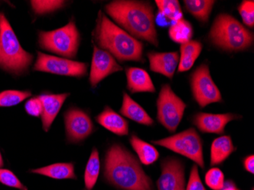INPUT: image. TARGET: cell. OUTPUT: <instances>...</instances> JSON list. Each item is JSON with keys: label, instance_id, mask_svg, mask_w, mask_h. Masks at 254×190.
Wrapping results in <instances>:
<instances>
[{"label": "cell", "instance_id": "6da1fadb", "mask_svg": "<svg viewBox=\"0 0 254 190\" xmlns=\"http://www.w3.org/2000/svg\"><path fill=\"white\" fill-rule=\"evenodd\" d=\"M103 176L119 190H155L138 160L121 144H114L107 151Z\"/></svg>", "mask_w": 254, "mask_h": 190}, {"label": "cell", "instance_id": "7a4b0ae2", "mask_svg": "<svg viewBox=\"0 0 254 190\" xmlns=\"http://www.w3.org/2000/svg\"><path fill=\"white\" fill-rule=\"evenodd\" d=\"M107 13L135 39L158 47L153 7L148 2L113 1L105 6Z\"/></svg>", "mask_w": 254, "mask_h": 190}, {"label": "cell", "instance_id": "3957f363", "mask_svg": "<svg viewBox=\"0 0 254 190\" xmlns=\"http://www.w3.org/2000/svg\"><path fill=\"white\" fill-rule=\"evenodd\" d=\"M98 48L108 51L120 62L142 61L143 44L100 12L95 32Z\"/></svg>", "mask_w": 254, "mask_h": 190}, {"label": "cell", "instance_id": "277c9868", "mask_svg": "<svg viewBox=\"0 0 254 190\" xmlns=\"http://www.w3.org/2000/svg\"><path fill=\"white\" fill-rule=\"evenodd\" d=\"M209 38L212 44L223 51L239 52L252 45L254 34L232 15L221 14L214 21Z\"/></svg>", "mask_w": 254, "mask_h": 190}, {"label": "cell", "instance_id": "5b68a950", "mask_svg": "<svg viewBox=\"0 0 254 190\" xmlns=\"http://www.w3.org/2000/svg\"><path fill=\"white\" fill-rule=\"evenodd\" d=\"M33 59L32 54L23 49L6 17L0 12V68L14 75H22Z\"/></svg>", "mask_w": 254, "mask_h": 190}, {"label": "cell", "instance_id": "8992f818", "mask_svg": "<svg viewBox=\"0 0 254 190\" xmlns=\"http://www.w3.org/2000/svg\"><path fill=\"white\" fill-rule=\"evenodd\" d=\"M38 43L45 51L68 58H75L79 47L80 34L75 21L71 20L59 29L40 32Z\"/></svg>", "mask_w": 254, "mask_h": 190}, {"label": "cell", "instance_id": "52a82bcc", "mask_svg": "<svg viewBox=\"0 0 254 190\" xmlns=\"http://www.w3.org/2000/svg\"><path fill=\"white\" fill-rule=\"evenodd\" d=\"M152 142L158 146L164 147L186 157L202 169L205 168L203 142L197 131L194 128H188L179 133Z\"/></svg>", "mask_w": 254, "mask_h": 190}, {"label": "cell", "instance_id": "ba28073f", "mask_svg": "<svg viewBox=\"0 0 254 190\" xmlns=\"http://www.w3.org/2000/svg\"><path fill=\"white\" fill-rule=\"evenodd\" d=\"M187 104L168 84L162 85L157 101V120L169 132H175L184 117Z\"/></svg>", "mask_w": 254, "mask_h": 190}, {"label": "cell", "instance_id": "9c48e42d", "mask_svg": "<svg viewBox=\"0 0 254 190\" xmlns=\"http://www.w3.org/2000/svg\"><path fill=\"white\" fill-rule=\"evenodd\" d=\"M191 89L194 100L201 108L222 101L220 91L212 80L209 66L205 63L199 65L192 74Z\"/></svg>", "mask_w": 254, "mask_h": 190}, {"label": "cell", "instance_id": "30bf717a", "mask_svg": "<svg viewBox=\"0 0 254 190\" xmlns=\"http://www.w3.org/2000/svg\"><path fill=\"white\" fill-rule=\"evenodd\" d=\"M88 66V64L85 63L76 62L68 59L53 57L38 52L34 70L55 75L80 78L86 75Z\"/></svg>", "mask_w": 254, "mask_h": 190}, {"label": "cell", "instance_id": "8fae6325", "mask_svg": "<svg viewBox=\"0 0 254 190\" xmlns=\"http://www.w3.org/2000/svg\"><path fill=\"white\" fill-rule=\"evenodd\" d=\"M65 132L68 142L78 143L94 132V124L89 116L77 108H71L64 114Z\"/></svg>", "mask_w": 254, "mask_h": 190}, {"label": "cell", "instance_id": "7c38bea8", "mask_svg": "<svg viewBox=\"0 0 254 190\" xmlns=\"http://www.w3.org/2000/svg\"><path fill=\"white\" fill-rule=\"evenodd\" d=\"M161 173L157 181L158 190H185V167L182 161L168 158L161 161Z\"/></svg>", "mask_w": 254, "mask_h": 190}, {"label": "cell", "instance_id": "4fadbf2b", "mask_svg": "<svg viewBox=\"0 0 254 190\" xmlns=\"http://www.w3.org/2000/svg\"><path fill=\"white\" fill-rule=\"evenodd\" d=\"M123 67L117 63L116 60L108 51L94 46L93 57L91 63L89 81L92 88L114 72L122 71Z\"/></svg>", "mask_w": 254, "mask_h": 190}, {"label": "cell", "instance_id": "5bb4252c", "mask_svg": "<svg viewBox=\"0 0 254 190\" xmlns=\"http://www.w3.org/2000/svg\"><path fill=\"white\" fill-rule=\"evenodd\" d=\"M238 116L234 114H214L198 113L192 117V124L203 133H224L227 124L237 120Z\"/></svg>", "mask_w": 254, "mask_h": 190}, {"label": "cell", "instance_id": "9a60e30c", "mask_svg": "<svg viewBox=\"0 0 254 190\" xmlns=\"http://www.w3.org/2000/svg\"><path fill=\"white\" fill-rule=\"evenodd\" d=\"M148 57L150 69L152 72L165 75L171 79L173 78L179 64L180 55L178 52H149Z\"/></svg>", "mask_w": 254, "mask_h": 190}, {"label": "cell", "instance_id": "2e32d148", "mask_svg": "<svg viewBox=\"0 0 254 190\" xmlns=\"http://www.w3.org/2000/svg\"><path fill=\"white\" fill-rule=\"evenodd\" d=\"M68 96V93H64L59 94H42L38 97L42 103L43 111L41 117L43 128L45 132L49 131L63 104Z\"/></svg>", "mask_w": 254, "mask_h": 190}, {"label": "cell", "instance_id": "e0dca14e", "mask_svg": "<svg viewBox=\"0 0 254 190\" xmlns=\"http://www.w3.org/2000/svg\"><path fill=\"white\" fill-rule=\"evenodd\" d=\"M95 121L110 132L119 136H125L129 134V124L125 119L109 107L95 117Z\"/></svg>", "mask_w": 254, "mask_h": 190}, {"label": "cell", "instance_id": "ac0fdd59", "mask_svg": "<svg viewBox=\"0 0 254 190\" xmlns=\"http://www.w3.org/2000/svg\"><path fill=\"white\" fill-rule=\"evenodd\" d=\"M127 88L132 94L139 92L155 93V88L152 78L143 68L130 67L126 71Z\"/></svg>", "mask_w": 254, "mask_h": 190}, {"label": "cell", "instance_id": "d6986e66", "mask_svg": "<svg viewBox=\"0 0 254 190\" xmlns=\"http://www.w3.org/2000/svg\"><path fill=\"white\" fill-rule=\"evenodd\" d=\"M120 113L124 117L135 121L138 124L151 127L155 124L152 117L148 115V113L142 108V106L132 100L127 93H124L122 107L120 110Z\"/></svg>", "mask_w": 254, "mask_h": 190}, {"label": "cell", "instance_id": "ffe728a7", "mask_svg": "<svg viewBox=\"0 0 254 190\" xmlns=\"http://www.w3.org/2000/svg\"><path fill=\"white\" fill-rule=\"evenodd\" d=\"M236 150L232 138L222 135L212 141L210 151V166L220 165Z\"/></svg>", "mask_w": 254, "mask_h": 190}, {"label": "cell", "instance_id": "44dd1931", "mask_svg": "<svg viewBox=\"0 0 254 190\" xmlns=\"http://www.w3.org/2000/svg\"><path fill=\"white\" fill-rule=\"evenodd\" d=\"M31 172L55 180H75L77 178L72 163H57L44 168L31 170Z\"/></svg>", "mask_w": 254, "mask_h": 190}, {"label": "cell", "instance_id": "7402d4cb", "mask_svg": "<svg viewBox=\"0 0 254 190\" xmlns=\"http://www.w3.org/2000/svg\"><path fill=\"white\" fill-rule=\"evenodd\" d=\"M202 50V44L198 41L191 40L189 42L181 44L178 72H187L190 69L200 55Z\"/></svg>", "mask_w": 254, "mask_h": 190}, {"label": "cell", "instance_id": "603a6c76", "mask_svg": "<svg viewBox=\"0 0 254 190\" xmlns=\"http://www.w3.org/2000/svg\"><path fill=\"white\" fill-rule=\"evenodd\" d=\"M129 142L136 153L138 160L144 165H151L159 158L158 150L153 145L138 138L136 135H132L129 138Z\"/></svg>", "mask_w": 254, "mask_h": 190}, {"label": "cell", "instance_id": "cb8c5ba5", "mask_svg": "<svg viewBox=\"0 0 254 190\" xmlns=\"http://www.w3.org/2000/svg\"><path fill=\"white\" fill-rule=\"evenodd\" d=\"M184 6L187 11L202 22L209 20L215 1L212 0H185Z\"/></svg>", "mask_w": 254, "mask_h": 190}, {"label": "cell", "instance_id": "d4e9b609", "mask_svg": "<svg viewBox=\"0 0 254 190\" xmlns=\"http://www.w3.org/2000/svg\"><path fill=\"white\" fill-rule=\"evenodd\" d=\"M101 170L99 153L96 148L91 151L84 174V182L87 190H92L98 181Z\"/></svg>", "mask_w": 254, "mask_h": 190}, {"label": "cell", "instance_id": "484cf974", "mask_svg": "<svg viewBox=\"0 0 254 190\" xmlns=\"http://www.w3.org/2000/svg\"><path fill=\"white\" fill-rule=\"evenodd\" d=\"M168 34L173 41L184 44L191 41L193 29L190 22L182 18L171 25Z\"/></svg>", "mask_w": 254, "mask_h": 190}, {"label": "cell", "instance_id": "4316f807", "mask_svg": "<svg viewBox=\"0 0 254 190\" xmlns=\"http://www.w3.org/2000/svg\"><path fill=\"white\" fill-rule=\"evenodd\" d=\"M155 3L159 10V13L165 18L175 22L182 19V10L177 0H156Z\"/></svg>", "mask_w": 254, "mask_h": 190}, {"label": "cell", "instance_id": "83f0119b", "mask_svg": "<svg viewBox=\"0 0 254 190\" xmlns=\"http://www.w3.org/2000/svg\"><path fill=\"white\" fill-rule=\"evenodd\" d=\"M31 95L30 91L7 90L0 93V107L8 108L18 105Z\"/></svg>", "mask_w": 254, "mask_h": 190}, {"label": "cell", "instance_id": "f1b7e54d", "mask_svg": "<svg viewBox=\"0 0 254 190\" xmlns=\"http://www.w3.org/2000/svg\"><path fill=\"white\" fill-rule=\"evenodd\" d=\"M224 173L219 168H212L205 175V183L207 187L212 190H220L225 184Z\"/></svg>", "mask_w": 254, "mask_h": 190}, {"label": "cell", "instance_id": "f546056e", "mask_svg": "<svg viewBox=\"0 0 254 190\" xmlns=\"http://www.w3.org/2000/svg\"><path fill=\"white\" fill-rule=\"evenodd\" d=\"M65 2L64 1H31V7L35 13L38 15H44V14L50 13L56 10L60 9L64 6Z\"/></svg>", "mask_w": 254, "mask_h": 190}, {"label": "cell", "instance_id": "4dcf8cb0", "mask_svg": "<svg viewBox=\"0 0 254 190\" xmlns=\"http://www.w3.org/2000/svg\"><path fill=\"white\" fill-rule=\"evenodd\" d=\"M0 184L19 190H28V188L20 181L18 177L9 170L0 168Z\"/></svg>", "mask_w": 254, "mask_h": 190}, {"label": "cell", "instance_id": "1f68e13d", "mask_svg": "<svg viewBox=\"0 0 254 190\" xmlns=\"http://www.w3.org/2000/svg\"><path fill=\"white\" fill-rule=\"evenodd\" d=\"M238 11L243 22L249 28L254 26V2L253 0H245L238 6Z\"/></svg>", "mask_w": 254, "mask_h": 190}, {"label": "cell", "instance_id": "d6a6232c", "mask_svg": "<svg viewBox=\"0 0 254 190\" xmlns=\"http://www.w3.org/2000/svg\"><path fill=\"white\" fill-rule=\"evenodd\" d=\"M185 190H206L199 177L197 165L194 164L191 168L189 181Z\"/></svg>", "mask_w": 254, "mask_h": 190}, {"label": "cell", "instance_id": "836d02e7", "mask_svg": "<svg viewBox=\"0 0 254 190\" xmlns=\"http://www.w3.org/2000/svg\"><path fill=\"white\" fill-rule=\"evenodd\" d=\"M25 108L26 112L33 117H41L42 114V103L38 97L28 100L25 104Z\"/></svg>", "mask_w": 254, "mask_h": 190}, {"label": "cell", "instance_id": "e575fe53", "mask_svg": "<svg viewBox=\"0 0 254 190\" xmlns=\"http://www.w3.org/2000/svg\"><path fill=\"white\" fill-rule=\"evenodd\" d=\"M243 165L245 169L248 171V173H251V174H254V154H251L249 156L246 157L243 160Z\"/></svg>", "mask_w": 254, "mask_h": 190}, {"label": "cell", "instance_id": "d590c367", "mask_svg": "<svg viewBox=\"0 0 254 190\" xmlns=\"http://www.w3.org/2000/svg\"><path fill=\"white\" fill-rule=\"evenodd\" d=\"M241 190L238 187L236 184L232 180H228L225 181L224 187H222V190Z\"/></svg>", "mask_w": 254, "mask_h": 190}, {"label": "cell", "instance_id": "8d00e7d4", "mask_svg": "<svg viewBox=\"0 0 254 190\" xmlns=\"http://www.w3.org/2000/svg\"><path fill=\"white\" fill-rule=\"evenodd\" d=\"M3 166V159H2V154H1V152H0V168H2Z\"/></svg>", "mask_w": 254, "mask_h": 190}, {"label": "cell", "instance_id": "74e56055", "mask_svg": "<svg viewBox=\"0 0 254 190\" xmlns=\"http://www.w3.org/2000/svg\"><path fill=\"white\" fill-rule=\"evenodd\" d=\"M252 190H254V188H253V189H252Z\"/></svg>", "mask_w": 254, "mask_h": 190}]
</instances>
